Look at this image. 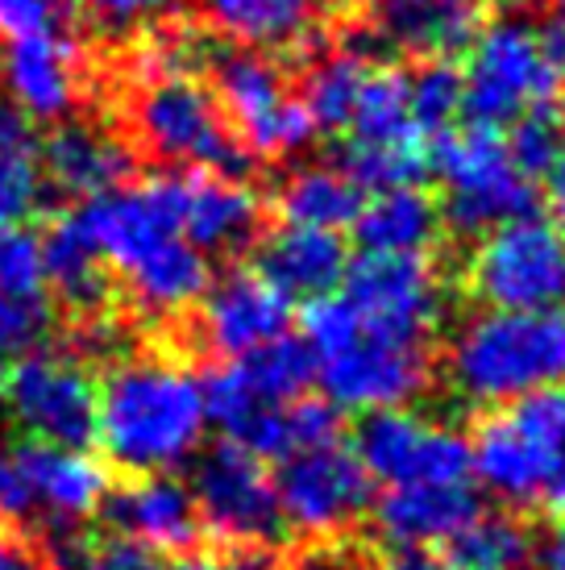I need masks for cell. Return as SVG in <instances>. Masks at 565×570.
Masks as SVG:
<instances>
[{
	"label": "cell",
	"instance_id": "cell-1",
	"mask_svg": "<svg viewBox=\"0 0 565 570\" xmlns=\"http://www.w3.org/2000/svg\"><path fill=\"white\" fill-rule=\"evenodd\" d=\"M205 383L175 358L141 354L100 380L96 438L105 459L129 475H171L205 442Z\"/></svg>",
	"mask_w": 565,
	"mask_h": 570
},
{
	"label": "cell",
	"instance_id": "cell-2",
	"mask_svg": "<svg viewBox=\"0 0 565 570\" xmlns=\"http://www.w3.org/2000/svg\"><path fill=\"white\" fill-rule=\"evenodd\" d=\"M445 383L470 409L565 387V308H483L457 325Z\"/></svg>",
	"mask_w": 565,
	"mask_h": 570
},
{
	"label": "cell",
	"instance_id": "cell-3",
	"mask_svg": "<svg viewBox=\"0 0 565 570\" xmlns=\"http://www.w3.org/2000/svg\"><path fill=\"white\" fill-rule=\"evenodd\" d=\"M304 346L333 409H408L428 387V346L361 321L341 296L308 301Z\"/></svg>",
	"mask_w": 565,
	"mask_h": 570
},
{
	"label": "cell",
	"instance_id": "cell-4",
	"mask_svg": "<svg viewBox=\"0 0 565 570\" xmlns=\"http://www.w3.org/2000/svg\"><path fill=\"white\" fill-rule=\"evenodd\" d=\"M129 134L158 163L188 171L246 175L250 155L237 142L212 88L191 71H146L129 92Z\"/></svg>",
	"mask_w": 565,
	"mask_h": 570
},
{
	"label": "cell",
	"instance_id": "cell-5",
	"mask_svg": "<svg viewBox=\"0 0 565 570\" xmlns=\"http://www.w3.org/2000/svg\"><path fill=\"white\" fill-rule=\"evenodd\" d=\"M565 80V30L528 17H503L474 33L462 71V109L478 126H503L545 109Z\"/></svg>",
	"mask_w": 565,
	"mask_h": 570
},
{
	"label": "cell",
	"instance_id": "cell-6",
	"mask_svg": "<svg viewBox=\"0 0 565 570\" xmlns=\"http://www.w3.org/2000/svg\"><path fill=\"white\" fill-rule=\"evenodd\" d=\"M433 167L440 179V217H449L462 234H487L503 222L533 213L536 179L519 171L495 126L440 129L433 146Z\"/></svg>",
	"mask_w": 565,
	"mask_h": 570
},
{
	"label": "cell",
	"instance_id": "cell-7",
	"mask_svg": "<svg viewBox=\"0 0 565 570\" xmlns=\"http://www.w3.org/2000/svg\"><path fill=\"white\" fill-rule=\"evenodd\" d=\"M109 475L83 450L17 442L0 450V524L67 533L100 512Z\"/></svg>",
	"mask_w": 565,
	"mask_h": 570
},
{
	"label": "cell",
	"instance_id": "cell-8",
	"mask_svg": "<svg viewBox=\"0 0 565 570\" xmlns=\"http://www.w3.org/2000/svg\"><path fill=\"white\" fill-rule=\"evenodd\" d=\"M565 454V387L503 404L470 445L474 475L507 504H533Z\"/></svg>",
	"mask_w": 565,
	"mask_h": 570
},
{
	"label": "cell",
	"instance_id": "cell-9",
	"mask_svg": "<svg viewBox=\"0 0 565 570\" xmlns=\"http://www.w3.org/2000/svg\"><path fill=\"white\" fill-rule=\"evenodd\" d=\"M212 83H217V100L229 126H234L237 142L246 146V155H262V159H287L313 142L316 121L304 96L291 92V83L279 67L270 63L262 50H212L205 55Z\"/></svg>",
	"mask_w": 565,
	"mask_h": 570
},
{
	"label": "cell",
	"instance_id": "cell-10",
	"mask_svg": "<svg viewBox=\"0 0 565 570\" xmlns=\"http://www.w3.org/2000/svg\"><path fill=\"white\" fill-rule=\"evenodd\" d=\"M4 409L30 442L88 450L96 438L100 380L76 350H26L4 375Z\"/></svg>",
	"mask_w": 565,
	"mask_h": 570
},
{
	"label": "cell",
	"instance_id": "cell-11",
	"mask_svg": "<svg viewBox=\"0 0 565 570\" xmlns=\"http://www.w3.org/2000/svg\"><path fill=\"white\" fill-rule=\"evenodd\" d=\"M191 500L205 533L225 541L237 554H267L287 541V521L267 462L254 459L237 442L217 445L200 459L191 479Z\"/></svg>",
	"mask_w": 565,
	"mask_h": 570
},
{
	"label": "cell",
	"instance_id": "cell-12",
	"mask_svg": "<svg viewBox=\"0 0 565 570\" xmlns=\"http://www.w3.org/2000/svg\"><path fill=\"white\" fill-rule=\"evenodd\" d=\"M470 287L487 308H565V229L536 213L483 234Z\"/></svg>",
	"mask_w": 565,
	"mask_h": 570
},
{
	"label": "cell",
	"instance_id": "cell-13",
	"mask_svg": "<svg viewBox=\"0 0 565 570\" xmlns=\"http://www.w3.org/2000/svg\"><path fill=\"white\" fill-rule=\"evenodd\" d=\"M349 167L358 188H408L428 171V134L408 105V76L395 67H370L366 88L346 121Z\"/></svg>",
	"mask_w": 565,
	"mask_h": 570
},
{
	"label": "cell",
	"instance_id": "cell-14",
	"mask_svg": "<svg viewBox=\"0 0 565 570\" xmlns=\"http://www.w3.org/2000/svg\"><path fill=\"white\" fill-rule=\"evenodd\" d=\"M287 533L299 538H337L370 512L375 479L354 450L341 442H325L282 459L275 479Z\"/></svg>",
	"mask_w": 565,
	"mask_h": 570
},
{
	"label": "cell",
	"instance_id": "cell-15",
	"mask_svg": "<svg viewBox=\"0 0 565 570\" xmlns=\"http://www.w3.org/2000/svg\"><path fill=\"white\" fill-rule=\"evenodd\" d=\"M354 454L370 479H383L387 488H412V483H470V442L457 429L440 425L433 416L412 409L366 412L358 425Z\"/></svg>",
	"mask_w": 565,
	"mask_h": 570
},
{
	"label": "cell",
	"instance_id": "cell-16",
	"mask_svg": "<svg viewBox=\"0 0 565 570\" xmlns=\"http://www.w3.org/2000/svg\"><path fill=\"white\" fill-rule=\"evenodd\" d=\"M341 301L378 330L428 346L445 317V287L428 254H366L346 267Z\"/></svg>",
	"mask_w": 565,
	"mask_h": 570
},
{
	"label": "cell",
	"instance_id": "cell-17",
	"mask_svg": "<svg viewBox=\"0 0 565 570\" xmlns=\"http://www.w3.org/2000/svg\"><path fill=\"white\" fill-rule=\"evenodd\" d=\"M313 383V354L296 337H275L270 346L229 358L205 380V409L208 421H217L229 438L254 421L262 409L287 404L308 392Z\"/></svg>",
	"mask_w": 565,
	"mask_h": 570
},
{
	"label": "cell",
	"instance_id": "cell-18",
	"mask_svg": "<svg viewBox=\"0 0 565 570\" xmlns=\"http://www.w3.org/2000/svg\"><path fill=\"white\" fill-rule=\"evenodd\" d=\"M179 234L200 254L246 250L262 229V200L237 175L179 171L162 175Z\"/></svg>",
	"mask_w": 565,
	"mask_h": 570
},
{
	"label": "cell",
	"instance_id": "cell-19",
	"mask_svg": "<svg viewBox=\"0 0 565 570\" xmlns=\"http://www.w3.org/2000/svg\"><path fill=\"white\" fill-rule=\"evenodd\" d=\"M291 301L258 271H229L200 296V342L220 358H241L287 337Z\"/></svg>",
	"mask_w": 565,
	"mask_h": 570
},
{
	"label": "cell",
	"instance_id": "cell-20",
	"mask_svg": "<svg viewBox=\"0 0 565 570\" xmlns=\"http://www.w3.org/2000/svg\"><path fill=\"white\" fill-rule=\"evenodd\" d=\"M42 267H47V296L59 301L79 330H112V284L92 234L83 229L76 208L59 213L42 234Z\"/></svg>",
	"mask_w": 565,
	"mask_h": 570
},
{
	"label": "cell",
	"instance_id": "cell-21",
	"mask_svg": "<svg viewBox=\"0 0 565 570\" xmlns=\"http://www.w3.org/2000/svg\"><path fill=\"white\" fill-rule=\"evenodd\" d=\"M4 92L30 121H63L71 117L88 83L83 55L71 38L59 33H33L17 38L4 50Z\"/></svg>",
	"mask_w": 565,
	"mask_h": 570
},
{
	"label": "cell",
	"instance_id": "cell-22",
	"mask_svg": "<svg viewBox=\"0 0 565 570\" xmlns=\"http://www.w3.org/2000/svg\"><path fill=\"white\" fill-rule=\"evenodd\" d=\"M100 508L112 533L141 541L146 550L188 554L205 538L191 488L175 475H133V483L105 495Z\"/></svg>",
	"mask_w": 565,
	"mask_h": 570
},
{
	"label": "cell",
	"instance_id": "cell-23",
	"mask_svg": "<svg viewBox=\"0 0 565 570\" xmlns=\"http://www.w3.org/2000/svg\"><path fill=\"white\" fill-rule=\"evenodd\" d=\"M38 163H42V179L54 191L92 200L129 184L138 155L133 146L96 121H67L38 146Z\"/></svg>",
	"mask_w": 565,
	"mask_h": 570
},
{
	"label": "cell",
	"instance_id": "cell-24",
	"mask_svg": "<svg viewBox=\"0 0 565 570\" xmlns=\"http://www.w3.org/2000/svg\"><path fill=\"white\" fill-rule=\"evenodd\" d=\"M112 284L141 317L175 321L184 317L191 304H200V296L212 284V267H208V254L196 250L184 234H175L117 271Z\"/></svg>",
	"mask_w": 565,
	"mask_h": 570
},
{
	"label": "cell",
	"instance_id": "cell-25",
	"mask_svg": "<svg viewBox=\"0 0 565 570\" xmlns=\"http://www.w3.org/2000/svg\"><path fill=\"white\" fill-rule=\"evenodd\" d=\"M366 17L378 42L416 59H445L474 42L483 0H366Z\"/></svg>",
	"mask_w": 565,
	"mask_h": 570
},
{
	"label": "cell",
	"instance_id": "cell-26",
	"mask_svg": "<svg viewBox=\"0 0 565 570\" xmlns=\"http://www.w3.org/2000/svg\"><path fill=\"white\" fill-rule=\"evenodd\" d=\"M346 242L329 229L282 225L258 250V275L279 287L287 301H320L346 279Z\"/></svg>",
	"mask_w": 565,
	"mask_h": 570
},
{
	"label": "cell",
	"instance_id": "cell-27",
	"mask_svg": "<svg viewBox=\"0 0 565 570\" xmlns=\"http://www.w3.org/2000/svg\"><path fill=\"white\" fill-rule=\"evenodd\" d=\"M478 508L470 483H412V488H391L375 508L378 533L391 546H433L449 541L470 521Z\"/></svg>",
	"mask_w": 565,
	"mask_h": 570
},
{
	"label": "cell",
	"instance_id": "cell-28",
	"mask_svg": "<svg viewBox=\"0 0 565 570\" xmlns=\"http://www.w3.org/2000/svg\"><path fill=\"white\" fill-rule=\"evenodd\" d=\"M200 9L246 50H304L320 26V0H200Z\"/></svg>",
	"mask_w": 565,
	"mask_h": 570
},
{
	"label": "cell",
	"instance_id": "cell-29",
	"mask_svg": "<svg viewBox=\"0 0 565 570\" xmlns=\"http://www.w3.org/2000/svg\"><path fill=\"white\" fill-rule=\"evenodd\" d=\"M354 225L366 254H428L440 234V208L416 184L383 188L361 200Z\"/></svg>",
	"mask_w": 565,
	"mask_h": 570
},
{
	"label": "cell",
	"instance_id": "cell-30",
	"mask_svg": "<svg viewBox=\"0 0 565 570\" xmlns=\"http://www.w3.org/2000/svg\"><path fill=\"white\" fill-rule=\"evenodd\" d=\"M229 442L250 450L254 459L282 462L291 459V454H299V450L337 442V409H333L329 400L296 396L287 400V404L262 409L254 421H246V425L237 429Z\"/></svg>",
	"mask_w": 565,
	"mask_h": 570
},
{
	"label": "cell",
	"instance_id": "cell-31",
	"mask_svg": "<svg viewBox=\"0 0 565 570\" xmlns=\"http://www.w3.org/2000/svg\"><path fill=\"white\" fill-rule=\"evenodd\" d=\"M279 213L287 225H304V229H329L341 234L354 225L361 208L358 179L346 167H329V163H313V167H296L279 184Z\"/></svg>",
	"mask_w": 565,
	"mask_h": 570
},
{
	"label": "cell",
	"instance_id": "cell-32",
	"mask_svg": "<svg viewBox=\"0 0 565 570\" xmlns=\"http://www.w3.org/2000/svg\"><path fill=\"white\" fill-rule=\"evenodd\" d=\"M533 562L528 529L503 512H474L449 538V570H524Z\"/></svg>",
	"mask_w": 565,
	"mask_h": 570
},
{
	"label": "cell",
	"instance_id": "cell-33",
	"mask_svg": "<svg viewBox=\"0 0 565 570\" xmlns=\"http://www.w3.org/2000/svg\"><path fill=\"white\" fill-rule=\"evenodd\" d=\"M370 59L358 55V50H333L320 63L308 71V83H304V105L313 112L316 129H346L349 112L358 105L361 88H366V76H370Z\"/></svg>",
	"mask_w": 565,
	"mask_h": 570
},
{
	"label": "cell",
	"instance_id": "cell-34",
	"mask_svg": "<svg viewBox=\"0 0 565 570\" xmlns=\"http://www.w3.org/2000/svg\"><path fill=\"white\" fill-rule=\"evenodd\" d=\"M50 570H158L155 550H146L141 541L121 538V533H50L47 546Z\"/></svg>",
	"mask_w": 565,
	"mask_h": 570
},
{
	"label": "cell",
	"instance_id": "cell-35",
	"mask_svg": "<svg viewBox=\"0 0 565 570\" xmlns=\"http://www.w3.org/2000/svg\"><path fill=\"white\" fill-rule=\"evenodd\" d=\"M42 163L38 142L33 146H0V234L26 225L42 205Z\"/></svg>",
	"mask_w": 565,
	"mask_h": 570
},
{
	"label": "cell",
	"instance_id": "cell-36",
	"mask_svg": "<svg viewBox=\"0 0 565 570\" xmlns=\"http://www.w3.org/2000/svg\"><path fill=\"white\" fill-rule=\"evenodd\" d=\"M408 105L424 134L449 129L462 112V71H454L445 59H424L420 71L408 76Z\"/></svg>",
	"mask_w": 565,
	"mask_h": 570
},
{
	"label": "cell",
	"instance_id": "cell-37",
	"mask_svg": "<svg viewBox=\"0 0 565 570\" xmlns=\"http://www.w3.org/2000/svg\"><path fill=\"white\" fill-rule=\"evenodd\" d=\"M0 292L17 296V301H47L42 238L21 225L0 234Z\"/></svg>",
	"mask_w": 565,
	"mask_h": 570
},
{
	"label": "cell",
	"instance_id": "cell-38",
	"mask_svg": "<svg viewBox=\"0 0 565 570\" xmlns=\"http://www.w3.org/2000/svg\"><path fill=\"white\" fill-rule=\"evenodd\" d=\"M512 159L519 163V171L541 179L553 171V163L565 155V126L553 117L549 109H533L516 117V134L507 138Z\"/></svg>",
	"mask_w": 565,
	"mask_h": 570
},
{
	"label": "cell",
	"instance_id": "cell-39",
	"mask_svg": "<svg viewBox=\"0 0 565 570\" xmlns=\"http://www.w3.org/2000/svg\"><path fill=\"white\" fill-rule=\"evenodd\" d=\"M50 325V301H17L0 292V387L17 354L38 346V337Z\"/></svg>",
	"mask_w": 565,
	"mask_h": 570
},
{
	"label": "cell",
	"instance_id": "cell-40",
	"mask_svg": "<svg viewBox=\"0 0 565 570\" xmlns=\"http://www.w3.org/2000/svg\"><path fill=\"white\" fill-rule=\"evenodd\" d=\"M76 0H0V38H33V33H59Z\"/></svg>",
	"mask_w": 565,
	"mask_h": 570
},
{
	"label": "cell",
	"instance_id": "cell-41",
	"mask_svg": "<svg viewBox=\"0 0 565 570\" xmlns=\"http://www.w3.org/2000/svg\"><path fill=\"white\" fill-rule=\"evenodd\" d=\"M79 4L105 30H138L146 21L162 17L167 9H175L179 0H79Z\"/></svg>",
	"mask_w": 565,
	"mask_h": 570
},
{
	"label": "cell",
	"instance_id": "cell-42",
	"mask_svg": "<svg viewBox=\"0 0 565 570\" xmlns=\"http://www.w3.org/2000/svg\"><path fill=\"white\" fill-rule=\"evenodd\" d=\"M0 570H50L47 550L33 546L30 533L13 524H0Z\"/></svg>",
	"mask_w": 565,
	"mask_h": 570
},
{
	"label": "cell",
	"instance_id": "cell-43",
	"mask_svg": "<svg viewBox=\"0 0 565 570\" xmlns=\"http://www.w3.org/2000/svg\"><path fill=\"white\" fill-rule=\"evenodd\" d=\"M158 570H258L254 554H179Z\"/></svg>",
	"mask_w": 565,
	"mask_h": 570
},
{
	"label": "cell",
	"instance_id": "cell-44",
	"mask_svg": "<svg viewBox=\"0 0 565 570\" xmlns=\"http://www.w3.org/2000/svg\"><path fill=\"white\" fill-rule=\"evenodd\" d=\"M378 570H449L445 558L428 554L424 546H395L391 554L378 562Z\"/></svg>",
	"mask_w": 565,
	"mask_h": 570
},
{
	"label": "cell",
	"instance_id": "cell-45",
	"mask_svg": "<svg viewBox=\"0 0 565 570\" xmlns=\"http://www.w3.org/2000/svg\"><path fill=\"white\" fill-rule=\"evenodd\" d=\"M536 570H565V529L536 546Z\"/></svg>",
	"mask_w": 565,
	"mask_h": 570
},
{
	"label": "cell",
	"instance_id": "cell-46",
	"mask_svg": "<svg viewBox=\"0 0 565 570\" xmlns=\"http://www.w3.org/2000/svg\"><path fill=\"white\" fill-rule=\"evenodd\" d=\"M541 500H545V508H549L553 517L565 521V454H562V462L553 466V475H549V483H545V491H541Z\"/></svg>",
	"mask_w": 565,
	"mask_h": 570
},
{
	"label": "cell",
	"instance_id": "cell-47",
	"mask_svg": "<svg viewBox=\"0 0 565 570\" xmlns=\"http://www.w3.org/2000/svg\"><path fill=\"white\" fill-rule=\"evenodd\" d=\"M549 205H553L557 225L565 229V155L553 163V171H549Z\"/></svg>",
	"mask_w": 565,
	"mask_h": 570
},
{
	"label": "cell",
	"instance_id": "cell-48",
	"mask_svg": "<svg viewBox=\"0 0 565 570\" xmlns=\"http://www.w3.org/2000/svg\"><path fill=\"white\" fill-rule=\"evenodd\" d=\"M549 4H557V9H562V13H565V0H549Z\"/></svg>",
	"mask_w": 565,
	"mask_h": 570
},
{
	"label": "cell",
	"instance_id": "cell-49",
	"mask_svg": "<svg viewBox=\"0 0 565 570\" xmlns=\"http://www.w3.org/2000/svg\"><path fill=\"white\" fill-rule=\"evenodd\" d=\"M313 570H341V567H329V562H325V567H313Z\"/></svg>",
	"mask_w": 565,
	"mask_h": 570
}]
</instances>
